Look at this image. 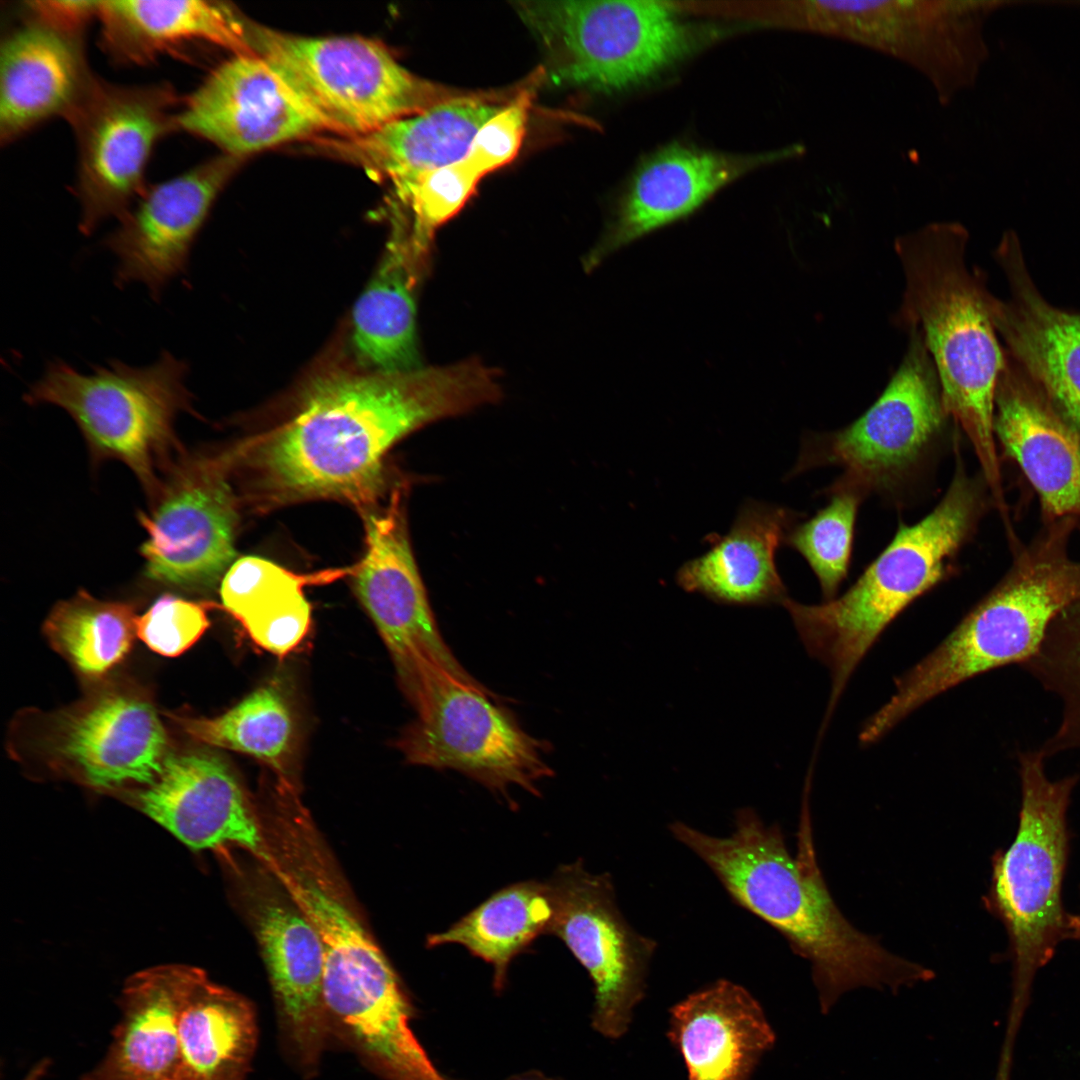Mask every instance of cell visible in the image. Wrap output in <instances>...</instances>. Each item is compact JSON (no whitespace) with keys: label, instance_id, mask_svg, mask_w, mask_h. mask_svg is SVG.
Instances as JSON below:
<instances>
[{"label":"cell","instance_id":"cell-11","mask_svg":"<svg viewBox=\"0 0 1080 1080\" xmlns=\"http://www.w3.org/2000/svg\"><path fill=\"white\" fill-rule=\"evenodd\" d=\"M999 5L960 0H807L789 3L792 26L892 57L919 73L942 105L976 81L987 57L983 27Z\"/></svg>","mask_w":1080,"mask_h":1080},{"label":"cell","instance_id":"cell-8","mask_svg":"<svg viewBox=\"0 0 1080 1080\" xmlns=\"http://www.w3.org/2000/svg\"><path fill=\"white\" fill-rule=\"evenodd\" d=\"M187 364L163 352L152 364L135 367L110 361L83 373L57 360L31 385L24 400L65 410L80 428L95 460L117 459L137 476L151 498L159 469L180 451L177 415L191 410Z\"/></svg>","mask_w":1080,"mask_h":1080},{"label":"cell","instance_id":"cell-30","mask_svg":"<svg viewBox=\"0 0 1080 1080\" xmlns=\"http://www.w3.org/2000/svg\"><path fill=\"white\" fill-rule=\"evenodd\" d=\"M241 14L219 1L104 0L96 19L102 47L113 60L144 65L195 41L253 54Z\"/></svg>","mask_w":1080,"mask_h":1080},{"label":"cell","instance_id":"cell-4","mask_svg":"<svg viewBox=\"0 0 1080 1080\" xmlns=\"http://www.w3.org/2000/svg\"><path fill=\"white\" fill-rule=\"evenodd\" d=\"M959 446L956 443L952 480L937 506L913 525L900 523L890 543L845 593L816 605L789 597L782 603L808 653L830 671L828 717L858 663L890 622L957 574L961 551L994 508L984 477L966 471Z\"/></svg>","mask_w":1080,"mask_h":1080},{"label":"cell","instance_id":"cell-17","mask_svg":"<svg viewBox=\"0 0 1080 1080\" xmlns=\"http://www.w3.org/2000/svg\"><path fill=\"white\" fill-rule=\"evenodd\" d=\"M38 738L37 746L53 769L100 791L151 784L170 754L153 703L126 687L102 688L52 714Z\"/></svg>","mask_w":1080,"mask_h":1080},{"label":"cell","instance_id":"cell-39","mask_svg":"<svg viewBox=\"0 0 1080 1080\" xmlns=\"http://www.w3.org/2000/svg\"><path fill=\"white\" fill-rule=\"evenodd\" d=\"M318 583L316 574L300 575L258 596L237 619L263 649L284 656L296 648L311 626V606L304 586Z\"/></svg>","mask_w":1080,"mask_h":1080},{"label":"cell","instance_id":"cell-15","mask_svg":"<svg viewBox=\"0 0 1080 1080\" xmlns=\"http://www.w3.org/2000/svg\"><path fill=\"white\" fill-rule=\"evenodd\" d=\"M549 883L554 899L549 934L565 943L591 978L592 1027L619 1039L645 996L657 943L625 919L608 873H590L578 860L561 865Z\"/></svg>","mask_w":1080,"mask_h":1080},{"label":"cell","instance_id":"cell-36","mask_svg":"<svg viewBox=\"0 0 1080 1080\" xmlns=\"http://www.w3.org/2000/svg\"><path fill=\"white\" fill-rule=\"evenodd\" d=\"M1021 667L1060 707L1059 722L1040 750L1047 759L1080 752V600L1058 615L1037 653Z\"/></svg>","mask_w":1080,"mask_h":1080},{"label":"cell","instance_id":"cell-13","mask_svg":"<svg viewBox=\"0 0 1080 1080\" xmlns=\"http://www.w3.org/2000/svg\"><path fill=\"white\" fill-rule=\"evenodd\" d=\"M181 100L168 83L120 85L96 76L65 118L77 146L80 231L119 220L145 191L156 143L177 130Z\"/></svg>","mask_w":1080,"mask_h":1080},{"label":"cell","instance_id":"cell-14","mask_svg":"<svg viewBox=\"0 0 1080 1080\" xmlns=\"http://www.w3.org/2000/svg\"><path fill=\"white\" fill-rule=\"evenodd\" d=\"M401 485L387 504L366 512V551L353 566V587L374 622L413 706L428 674L444 669L476 682L455 659L438 629L410 544L406 493Z\"/></svg>","mask_w":1080,"mask_h":1080},{"label":"cell","instance_id":"cell-38","mask_svg":"<svg viewBox=\"0 0 1080 1080\" xmlns=\"http://www.w3.org/2000/svg\"><path fill=\"white\" fill-rule=\"evenodd\" d=\"M481 178L463 159L392 183L412 214L409 235L420 255L425 256L434 231L463 207Z\"/></svg>","mask_w":1080,"mask_h":1080},{"label":"cell","instance_id":"cell-20","mask_svg":"<svg viewBox=\"0 0 1080 1080\" xmlns=\"http://www.w3.org/2000/svg\"><path fill=\"white\" fill-rule=\"evenodd\" d=\"M129 792L138 809L192 849L240 848L264 865L270 860V841L248 794L215 753L170 752L151 784Z\"/></svg>","mask_w":1080,"mask_h":1080},{"label":"cell","instance_id":"cell-42","mask_svg":"<svg viewBox=\"0 0 1080 1080\" xmlns=\"http://www.w3.org/2000/svg\"><path fill=\"white\" fill-rule=\"evenodd\" d=\"M50 1065L48 1059H42L27 1073L23 1080H41Z\"/></svg>","mask_w":1080,"mask_h":1080},{"label":"cell","instance_id":"cell-32","mask_svg":"<svg viewBox=\"0 0 1080 1080\" xmlns=\"http://www.w3.org/2000/svg\"><path fill=\"white\" fill-rule=\"evenodd\" d=\"M257 1041L250 1001L196 968L178 1022L175 1080H245Z\"/></svg>","mask_w":1080,"mask_h":1080},{"label":"cell","instance_id":"cell-19","mask_svg":"<svg viewBox=\"0 0 1080 1080\" xmlns=\"http://www.w3.org/2000/svg\"><path fill=\"white\" fill-rule=\"evenodd\" d=\"M241 160L222 154L146 187L103 241L117 260L114 280L119 287L141 283L158 298L185 272L212 205Z\"/></svg>","mask_w":1080,"mask_h":1080},{"label":"cell","instance_id":"cell-16","mask_svg":"<svg viewBox=\"0 0 1080 1080\" xmlns=\"http://www.w3.org/2000/svg\"><path fill=\"white\" fill-rule=\"evenodd\" d=\"M232 456L181 455L165 469L149 513L139 521L146 576L182 588L217 581L235 556L236 497L228 480Z\"/></svg>","mask_w":1080,"mask_h":1080},{"label":"cell","instance_id":"cell-23","mask_svg":"<svg viewBox=\"0 0 1080 1080\" xmlns=\"http://www.w3.org/2000/svg\"><path fill=\"white\" fill-rule=\"evenodd\" d=\"M999 454L1014 462L1036 492L1041 522L1080 523V432L1005 351L995 392Z\"/></svg>","mask_w":1080,"mask_h":1080},{"label":"cell","instance_id":"cell-6","mask_svg":"<svg viewBox=\"0 0 1080 1080\" xmlns=\"http://www.w3.org/2000/svg\"><path fill=\"white\" fill-rule=\"evenodd\" d=\"M252 51L336 136L369 133L392 121L473 92L449 88L405 69L380 41L362 36L309 37L241 14Z\"/></svg>","mask_w":1080,"mask_h":1080},{"label":"cell","instance_id":"cell-2","mask_svg":"<svg viewBox=\"0 0 1080 1080\" xmlns=\"http://www.w3.org/2000/svg\"><path fill=\"white\" fill-rule=\"evenodd\" d=\"M806 803L794 856L779 825L765 824L752 808L737 810L728 837L681 821L669 824V831L711 869L736 904L779 931L811 963L823 1012L853 988L897 991L933 978L931 970L860 932L838 909L817 864Z\"/></svg>","mask_w":1080,"mask_h":1080},{"label":"cell","instance_id":"cell-37","mask_svg":"<svg viewBox=\"0 0 1080 1080\" xmlns=\"http://www.w3.org/2000/svg\"><path fill=\"white\" fill-rule=\"evenodd\" d=\"M824 494L829 502L805 521H798L784 544L797 551L817 577L825 601L834 599L847 577L855 524L867 495L855 485L836 479Z\"/></svg>","mask_w":1080,"mask_h":1080},{"label":"cell","instance_id":"cell-33","mask_svg":"<svg viewBox=\"0 0 1080 1080\" xmlns=\"http://www.w3.org/2000/svg\"><path fill=\"white\" fill-rule=\"evenodd\" d=\"M554 915L549 881L528 880L493 893L448 929L427 939L430 947L458 944L493 967L497 992L506 985L511 961L541 934H549Z\"/></svg>","mask_w":1080,"mask_h":1080},{"label":"cell","instance_id":"cell-24","mask_svg":"<svg viewBox=\"0 0 1080 1080\" xmlns=\"http://www.w3.org/2000/svg\"><path fill=\"white\" fill-rule=\"evenodd\" d=\"M25 10L24 21L1 43L2 144L48 119L66 118L95 77L86 60L84 30Z\"/></svg>","mask_w":1080,"mask_h":1080},{"label":"cell","instance_id":"cell-29","mask_svg":"<svg viewBox=\"0 0 1080 1080\" xmlns=\"http://www.w3.org/2000/svg\"><path fill=\"white\" fill-rule=\"evenodd\" d=\"M195 971L171 964L130 976L108 1049L80 1080H175L178 1022Z\"/></svg>","mask_w":1080,"mask_h":1080},{"label":"cell","instance_id":"cell-3","mask_svg":"<svg viewBox=\"0 0 1080 1080\" xmlns=\"http://www.w3.org/2000/svg\"><path fill=\"white\" fill-rule=\"evenodd\" d=\"M969 233L958 222L923 225L896 238L905 289L896 323L918 330L935 365L948 415L978 459L998 508L1007 505L994 433L995 392L1005 363L994 295L965 259Z\"/></svg>","mask_w":1080,"mask_h":1080},{"label":"cell","instance_id":"cell-10","mask_svg":"<svg viewBox=\"0 0 1080 1080\" xmlns=\"http://www.w3.org/2000/svg\"><path fill=\"white\" fill-rule=\"evenodd\" d=\"M521 21L543 51L557 85L618 91L690 54L702 38L662 1H517Z\"/></svg>","mask_w":1080,"mask_h":1080},{"label":"cell","instance_id":"cell-21","mask_svg":"<svg viewBox=\"0 0 1080 1080\" xmlns=\"http://www.w3.org/2000/svg\"><path fill=\"white\" fill-rule=\"evenodd\" d=\"M803 152L801 145H793L744 156L681 144L657 151L635 171L610 224L586 255V270L645 235L691 215L718 190L752 169Z\"/></svg>","mask_w":1080,"mask_h":1080},{"label":"cell","instance_id":"cell-31","mask_svg":"<svg viewBox=\"0 0 1080 1080\" xmlns=\"http://www.w3.org/2000/svg\"><path fill=\"white\" fill-rule=\"evenodd\" d=\"M423 259L397 222L376 272L353 309L355 351L375 371L396 373L421 367L415 289Z\"/></svg>","mask_w":1080,"mask_h":1080},{"label":"cell","instance_id":"cell-26","mask_svg":"<svg viewBox=\"0 0 1080 1080\" xmlns=\"http://www.w3.org/2000/svg\"><path fill=\"white\" fill-rule=\"evenodd\" d=\"M255 904L256 935L283 1038L296 1063L305 1072H314L331 1029L323 995L320 937L289 898L286 902L266 895Z\"/></svg>","mask_w":1080,"mask_h":1080},{"label":"cell","instance_id":"cell-25","mask_svg":"<svg viewBox=\"0 0 1080 1080\" xmlns=\"http://www.w3.org/2000/svg\"><path fill=\"white\" fill-rule=\"evenodd\" d=\"M513 94L473 92L353 137L312 138L316 152L392 183L463 160L479 129Z\"/></svg>","mask_w":1080,"mask_h":1080},{"label":"cell","instance_id":"cell-12","mask_svg":"<svg viewBox=\"0 0 1080 1080\" xmlns=\"http://www.w3.org/2000/svg\"><path fill=\"white\" fill-rule=\"evenodd\" d=\"M413 707L417 718L397 742L411 764L458 771L502 795L516 785L538 796V782L553 774L543 743L478 682L437 669Z\"/></svg>","mask_w":1080,"mask_h":1080},{"label":"cell","instance_id":"cell-18","mask_svg":"<svg viewBox=\"0 0 1080 1080\" xmlns=\"http://www.w3.org/2000/svg\"><path fill=\"white\" fill-rule=\"evenodd\" d=\"M177 130L243 158L324 131L288 85L259 55L233 54L218 65L176 113Z\"/></svg>","mask_w":1080,"mask_h":1080},{"label":"cell","instance_id":"cell-1","mask_svg":"<svg viewBox=\"0 0 1080 1080\" xmlns=\"http://www.w3.org/2000/svg\"><path fill=\"white\" fill-rule=\"evenodd\" d=\"M501 397L495 369L478 360L314 380L256 456L275 502L340 499L363 512L385 488L384 459L404 437Z\"/></svg>","mask_w":1080,"mask_h":1080},{"label":"cell","instance_id":"cell-9","mask_svg":"<svg viewBox=\"0 0 1080 1080\" xmlns=\"http://www.w3.org/2000/svg\"><path fill=\"white\" fill-rule=\"evenodd\" d=\"M1019 823L1008 849L993 858L987 906L1004 924L1014 961L1016 995L1022 998L1036 971L1067 939L1062 888L1069 855L1067 811L1080 780H1051L1038 748L1019 752Z\"/></svg>","mask_w":1080,"mask_h":1080},{"label":"cell","instance_id":"cell-5","mask_svg":"<svg viewBox=\"0 0 1080 1080\" xmlns=\"http://www.w3.org/2000/svg\"><path fill=\"white\" fill-rule=\"evenodd\" d=\"M1079 522H1043L1028 544L1013 550L1000 581L928 656L896 680L880 709L891 726L933 697L974 676L1023 665L1039 650L1049 627L1080 600V559L1070 552Z\"/></svg>","mask_w":1080,"mask_h":1080},{"label":"cell","instance_id":"cell-27","mask_svg":"<svg viewBox=\"0 0 1080 1080\" xmlns=\"http://www.w3.org/2000/svg\"><path fill=\"white\" fill-rule=\"evenodd\" d=\"M667 1037L684 1061L687 1080H750L776 1041L757 999L727 979L672 1006Z\"/></svg>","mask_w":1080,"mask_h":1080},{"label":"cell","instance_id":"cell-43","mask_svg":"<svg viewBox=\"0 0 1080 1080\" xmlns=\"http://www.w3.org/2000/svg\"><path fill=\"white\" fill-rule=\"evenodd\" d=\"M447 1080H451V1079H447ZM506 1080H557V1079L547 1077V1076H545V1075H543L542 1073H539V1072H526V1073H522V1074L512 1076V1077H510V1078H508Z\"/></svg>","mask_w":1080,"mask_h":1080},{"label":"cell","instance_id":"cell-41","mask_svg":"<svg viewBox=\"0 0 1080 1080\" xmlns=\"http://www.w3.org/2000/svg\"><path fill=\"white\" fill-rule=\"evenodd\" d=\"M534 86L522 87L475 135L464 160L482 177L512 161L521 147Z\"/></svg>","mask_w":1080,"mask_h":1080},{"label":"cell","instance_id":"cell-22","mask_svg":"<svg viewBox=\"0 0 1080 1080\" xmlns=\"http://www.w3.org/2000/svg\"><path fill=\"white\" fill-rule=\"evenodd\" d=\"M995 259L1009 287L994 296L993 321L1005 351L1080 432V312L1053 306L1037 288L1017 235L1007 232Z\"/></svg>","mask_w":1080,"mask_h":1080},{"label":"cell","instance_id":"cell-28","mask_svg":"<svg viewBox=\"0 0 1080 1080\" xmlns=\"http://www.w3.org/2000/svg\"><path fill=\"white\" fill-rule=\"evenodd\" d=\"M799 518L784 506L746 499L729 532L707 536L710 549L678 569L677 584L721 604H782L788 596L776 551Z\"/></svg>","mask_w":1080,"mask_h":1080},{"label":"cell","instance_id":"cell-7","mask_svg":"<svg viewBox=\"0 0 1080 1080\" xmlns=\"http://www.w3.org/2000/svg\"><path fill=\"white\" fill-rule=\"evenodd\" d=\"M909 333L904 358L878 399L839 430L807 434L790 476L837 466L839 479L894 502L924 480L959 430L922 334Z\"/></svg>","mask_w":1080,"mask_h":1080},{"label":"cell","instance_id":"cell-40","mask_svg":"<svg viewBox=\"0 0 1080 1080\" xmlns=\"http://www.w3.org/2000/svg\"><path fill=\"white\" fill-rule=\"evenodd\" d=\"M209 626L207 605L172 595L160 597L137 617V636L154 652L168 657L189 649Z\"/></svg>","mask_w":1080,"mask_h":1080},{"label":"cell","instance_id":"cell-35","mask_svg":"<svg viewBox=\"0 0 1080 1080\" xmlns=\"http://www.w3.org/2000/svg\"><path fill=\"white\" fill-rule=\"evenodd\" d=\"M136 621L131 606L80 591L53 608L44 632L52 647L79 673L96 678L129 653L137 635Z\"/></svg>","mask_w":1080,"mask_h":1080},{"label":"cell","instance_id":"cell-34","mask_svg":"<svg viewBox=\"0 0 1080 1080\" xmlns=\"http://www.w3.org/2000/svg\"><path fill=\"white\" fill-rule=\"evenodd\" d=\"M171 718L199 742L263 761L286 789L293 790L290 773L296 751V724L291 707L278 687L272 684L260 687L215 718L178 715Z\"/></svg>","mask_w":1080,"mask_h":1080}]
</instances>
